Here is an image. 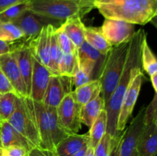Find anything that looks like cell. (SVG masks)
I'll use <instances>...</instances> for the list:
<instances>
[{
	"label": "cell",
	"mask_w": 157,
	"mask_h": 156,
	"mask_svg": "<svg viewBox=\"0 0 157 156\" xmlns=\"http://www.w3.org/2000/svg\"><path fill=\"white\" fill-rule=\"evenodd\" d=\"M147 33L144 30L140 29L135 32L134 35L130 40L128 54L122 75L114 91L105 104L107 117V133L111 137H114L118 134L117 132V124L126 91L132 80L141 71V45Z\"/></svg>",
	"instance_id": "cell-1"
},
{
	"label": "cell",
	"mask_w": 157,
	"mask_h": 156,
	"mask_svg": "<svg viewBox=\"0 0 157 156\" xmlns=\"http://www.w3.org/2000/svg\"><path fill=\"white\" fill-rule=\"evenodd\" d=\"M95 9L105 18L145 25L157 14V0H94Z\"/></svg>",
	"instance_id": "cell-2"
},
{
	"label": "cell",
	"mask_w": 157,
	"mask_h": 156,
	"mask_svg": "<svg viewBox=\"0 0 157 156\" xmlns=\"http://www.w3.org/2000/svg\"><path fill=\"white\" fill-rule=\"evenodd\" d=\"M95 9L94 0H32L28 10L57 21L82 18Z\"/></svg>",
	"instance_id": "cell-3"
},
{
	"label": "cell",
	"mask_w": 157,
	"mask_h": 156,
	"mask_svg": "<svg viewBox=\"0 0 157 156\" xmlns=\"http://www.w3.org/2000/svg\"><path fill=\"white\" fill-rule=\"evenodd\" d=\"M130 42L113 46L107 54L100 75L101 93L105 104L110 99L120 80L128 54Z\"/></svg>",
	"instance_id": "cell-4"
},
{
	"label": "cell",
	"mask_w": 157,
	"mask_h": 156,
	"mask_svg": "<svg viewBox=\"0 0 157 156\" xmlns=\"http://www.w3.org/2000/svg\"><path fill=\"white\" fill-rule=\"evenodd\" d=\"M12 127L34 147H40L34 101L30 97H18L16 108L8 119Z\"/></svg>",
	"instance_id": "cell-5"
},
{
	"label": "cell",
	"mask_w": 157,
	"mask_h": 156,
	"mask_svg": "<svg viewBox=\"0 0 157 156\" xmlns=\"http://www.w3.org/2000/svg\"><path fill=\"white\" fill-rule=\"evenodd\" d=\"M145 109L141 108L127 129L112 137L110 156H139L137 144L144 125Z\"/></svg>",
	"instance_id": "cell-6"
},
{
	"label": "cell",
	"mask_w": 157,
	"mask_h": 156,
	"mask_svg": "<svg viewBox=\"0 0 157 156\" xmlns=\"http://www.w3.org/2000/svg\"><path fill=\"white\" fill-rule=\"evenodd\" d=\"M81 108L71 93L66 95L57 107L58 119L69 134H76L81 129Z\"/></svg>",
	"instance_id": "cell-7"
},
{
	"label": "cell",
	"mask_w": 157,
	"mask_h": 156,
	"mask_svg": "<svg viewBox=\"0 0 157 156\" xmlns=\"http://www.w3.org/2000/svg\"><path fill=\"white\" fill-rule=\"evenodd\" d=\"M101 30L107 42L112 47L130 42L136 32L135 24L109 18H105Z\"/></svg>",
	"instance_id": "cell-8"
},
{
	"label": "cell",
	"mask_w": 157,
	"mask_h": 156,
	"mask_svg": "<svg viewBox=\"0 0 157 156\" xmlns=\"http://www.w3.org/2000/svg\"><path fill=\"white\" fill-rule=\"evenodd\" d=\"M144 77V73L140 71L132 80L126 91L121 104V110L118 116L117 124V132L118 133L121 132L126 128L127 121L129 117L131 116L136 99L139 96Z\"/></svg>",
	"instance_id": "cell-9"
},
{
	"label": "cell",
	"mask_w": 157,
	"mask_h": 156,
	"mask_svg": "<svg viewBox=\"0 0 157 156\" xmlns=\"http://www.w3.org/2000/svg\"><path fill=\"white\" fill-rule=\"evenodd\" d=\"M53 21L57 20L51 19L27 10L12 23L16 24L22 32L23 38L20 41L28 44L29 41L38 36L44 26L52 24L51 22Z\"/></svg>",
	"instance_id": "cell-10"
},
{
	"label": "cell",
	"mask_w": 157,
	"mask_h": 156,
	"mask_svg": "<svg viewBox=\"0 0 157 156\" xmlns=\"http://www.w3.org/2000/svg\"><path fill=\"white\" fill-rule=\"evenodd\" d=\"M0 68L11 83L19 97H27L24 80L21 77L14 50L0 55Z\"/></svg>",
	"instance_id": "cell-11"
},
{
	"label": "cell",
	"mask_w": 157,
	"mask_h": 156,
	"mask_svg": "<svg viewBox=\"0 0 157 156\" xmlns=\"http://www.w3.org/2000/svg\"><path fill=\"white\" fill-rule=\"evenodd\" d=\"M52 75V73L47 67L32 56V74L29 97L36 102H42Z\"/></svg>",
	"instance_id": "cell-12"
},
{
	"label": "cell",
	"mask_w": 157,
	"mask_h": 156,
	"mask_svg": "<svg viewBox=\"0 0 157 156\" xmlns=\"http://www.w3.org/2000/svg\"><path fill=\"white\" fill-rule=\"evenodd\" d=\"M55 28L56 27L53 24L44 26L38 36L29 41L28 44L32 56L35 57L39 62L47 67H48L50 61L51 36Z\"/></svg>",
	"instance_id": "cell-13"
},
{
	"label": "cell",
	"mask_w": 157,
	"mask_h": 156,
	"mask_svg": "<svg viewBox=\"0 0 157 156\" xmlns=\"http://www.w3.org/2000/svg\"><path fill=\"white\" fill-rule=\"evenodd\" d=\"M13 50L16 57L18 68L21 73V77L24 80L27 90L28 96H29L31 90V80L32 74V54L29 45L25 43H20L13 45Z\"/></svg>",
	"instance_id": "cell-14"
},
{
	"label": "cell",
	"mask_w": 157,
	"mask_h": 156,
	"mask_svg": "<svg viewBox=\"0 0 157 156\" xmlns=\"http://www.w3.org/2000/svg\"><path fill=\"white\" fill-rule=\"evenodd\" d=\"M34 108H35L38 134L41 140L40 148L55 150V145L52 142V136H51L48 116L46 111L45 106L42 102L34 101Z\"/></svg>",
	"instance_id": "cell-15"
},
{
	"label": "cell",
	"mask_w": 157,
	"mask_h": 156,
	"mask_svg": "<svg viewBox=\"0 0 157 156\" xmlns=\"http://www.w3.org/2000/svg\"><path fill=\"white\" fill-rule=\"evenodd\" d=\"M157 122L144 124L137 144L139 156H156Z\"/></svg>",
	"instance_id": "cell-16"
},
{
	"label": "cell",
	"mask_w": 157,
	"mask_h": 156,
	"mask_svg": "<svg viewBox=\"0 0 157 156\" xmlns=\"http://www.w3.org/2000/svg\"><path fill=\"white\" fill-rule=\"evenodd\" d=\"M89 134H71L55 146L57 156H74L83 147L88 145Z\"/></svg>",
	"instance_id": "cell-17"
},
{
	"label": "cell",
	"mask_w": 157,
	"mask_h": 156,
	"mask_svg": "<svg viewBox=\"0 0 157 156\" xmlns=\"http://www.w3.org/2000/svg\"><path fill=\"white\" fill-rule=\"evenodd\" d=\"M0 135L3 148L12 145H18L30 151L33 146L21 136L8 121L0 122Z\"/></svg>",
	"instance_id": "cell-18"
},
{
	"label": "cell",
	"mask_w": 157,
	"mask_h": 156,
	"mask_svg": "<svg viewBox=\"0 0 157 156\" xmlns=\"http://www.w3.org/2000/svg\"><path fill=\"white\" fill-rule=\"evenodd\" d=\"M101 93V84L99 79L93 80L75 88L71 92L74 99L81 106L94 100Z\"/></svg>",
	"instance_id": "cell-19"
},
{
	"label": "cell",
	"mask_w": 157,
	"mask_h": 156,
	"mask_svg": "<svg viewBox=\"0 0 157 156\" xmlns=\"http://www.w3.org/2000/svg\"><path fill=\"white\" fill-rule=\"evenodd\" d=\"M65 96V93L60 80V76L52 75L42 101L44 105L57 108Z\"/></svg>",
	"instance_id": "cell-20"
},
{
	"label": "cell",
	"mask_w": 157,
	"mask_h": 156,
	"mask_svg": "<svg viewBox=\"0 0 157 156\" xmlns=\"http://www.w3.org/2000/svg\"><path fill=\"white\" fill-rule=\"evenodd\" d=\"M61 27L64 33L73 42L77 49L85 41L84 40L85 26L81 21V18H68L61 24Z\"/></svg>",
	"instance_id": "cell-21"
},
{
	"label": "cell",
	"mask_w": 157,
	"mask_h": 156,
	"mask_svg": "<svg viewBox=\"0 0 157 156\" xmlns=\"http://www.w3.org/2000/svg\"><path fill=\"white\" fill-rule=\"evenodd\" d=\"M84 40L89 45L105 56L112 48V46L107 42L103 35L101 28H99L94 27H85Z\"/></svg>",
	"instance_id": "cell-22"
},
{
	"label": "cell",
	"mask_w": 157,
	"mask_h": 156,
	"mask_svg": "<svg viewBox=\"0 0 157 156\" xmlns=\"http://www.w3.org/2000/svg\"><path fill=\"white\" fill-rule=\"evenodd\" d=\"M104 109H105V102L101 95L94 100L82 106L80 113L81 124H84L90 128L99 115L100 112Z\"/></svg>",
	"instance_id": "cell-23"
},
{
	"label": "cell",
	"mask_w": 157,
	"mask_h": 156,
	"mask_svg": "<svg viewBox=\"0 0 157 156\" xmlns=\"http://www.w3.org/2000/svg\"><path fill=\"white\" fill-rule=\"evenodd\" d=\"M46 111L49 119V125H50L51 136H52V142H53L55 148L62 139L68 136L69 134L64 127L61 125L59 119H58V113H57L56 107L47 106H45Z\"/></svg>",
	"instance_id": "cell-24"
},
{
	"label": "cell",
	"mask_w": 157,
	"mask_h": 156,
	"mask_svg": "<svg viewBox=\"0 0 157 156\" xmlns=\"http://www.w3.org/2000/svg\"><path fill=\"white\" fill-rule=\"evenodd\" d=\"M107 117L105 109L100 112L99 115L92 124L89 131L88 145L94 148L101 139L107 133Z\"/></svg>",
	"instance_id": "cell-25"
},
{
	"label": "cell",
	"mask_w": 157,
	"mask_h": 156,
	"mask_svg": "<svg viewBox=\"0 0 157 156\" xmlns=\"http://www.w3.org/2000/svg\"><path fill=\"white\" fill-rule=\"evenodd\" d=\"M78 58L80 60H86L94 63L98 67V70L101 73L104 66V61L107 55H103L98 50L89 45L86 41H84L77 50Z\"/></svg>",
	"instance_id": "cell-26"
},
{
	"label": "cell",
	"mask_w": 157,
	"mask_h": 156,
	"mask_svg": "<svg viewBox=\"0 0 157 156\" xmlns=\"http://www.w3.org/2000/svg\"><path fill=\"white\" fill-rule=\"evenodd\" d=\"M141 66L144 70L152 76L157 73V62L155 55L147 43V35L144 37L141 45Z\"/></svg>",
	"instance_id": "cell-27"
},
{
	"label": "cell",
	"mask_w": 157,
	"mask_h": 156,
	"mask_svg": "<svg viewBox=\"0 0 157 156\" xmlns=\"http://www.w3.org/2000/svg\"><path fill=\"white\" fill-rule=\"evenodd\" d=\"M19 96L14 93H0V121H7L16 108Z\"/></svg>",
	"instance_id": "cell-28"
},
{
	"label": "cell",
	"mask_w": 157,
	"mask_h": 156,
	"mask_svg": "<svg viewBox=\"0 0 157 156\" xmlns=\"http://www.w3.org/2000/svg\"><path fill=\"white\" fill-rule=\"evenodd\" d=\"M23 38L21 29L12 22L0 21V40L9 44L16 43Z\"/></svg>",
	"instance_id": "cell-29"
},
{
	"label": "cell",
	"mask_w": 157,
	"mask_h": 156,
	"mask_svg": "<svg viewBox=\"0 0 157 156\" xmlns=\"http://www.w3.org/2000/svg\"><path fill=\"white\" fill-rule=\"evenodd\" d=\"M55 28L52 32V36H51L50 61H49V64L48 67L50 70L52 75H59V64L61 57L63 55V52L57 41L56 37H55Z\"/></svg>",
	"instance_id": "cell-30"
},
{
	"label": "cell",
	"mask_w": 157,
	"mask_h": 156,
	"mask_svg": "<svg viewBox=\"0 0 157 156\" xmlns=\"http://www.w3.org/2000/svg\"><path fill=\"white\" fill-rule=\"evenodd\" d=\"M28 3L15 5L6 9L0 13V21H4V22L15 21L25 11L28 10Z\"/></svg>",
	"instance_id": "cell-31"
},
{
	"label": "cell",
	"mask_w": 157,
	"mask_h": 156,
	"mask_svg": "<svg viewBox=\"0 0 157 156\" xmlns=\"http://www.w3.org/2000/svg\"><path fill=\"white\" fill-rule=\"evenodd\" d=\"M77 61V52L73 54H63L59 64V75L72 76Z\"/></svg>",
	"instance_id": "cell-32"
},
{
	"label": "cell",
	"mask_w": 157,
	"mask_h": 156,
	"mask_svg": "<svg viewBox=\"0 0 157 156\" xmlns=\"http://www.w3.org/2000/svg\"><path fill=\"white\" fill-rule=\"evenodd\" d=\"M55 37L57 41L62 50L63 54H73L77 52V47L73 44L70 38L67 36L64 31L61 28V25L59 28H56L55 30Z\"/></svg>",
	"instance_id": "cell-33"
},
{
	"label": "cell",
	"mask_w": 157,
	"mask_h": 156,
	"mask_svg": "<svg viewBox=\"0 0 157 156\" xmlns=\"http://www.w3.org/2000/svg\"><path fill=\"white\" fill-rule=\"evenodd\" d=\"M112 137L106 133L98 145L94 148L95 156H110Z\"/></svg>",
	"instance_id": "cell-34"
},
{
	"label": "cell",
	"mask_w": 157,
	"mask_h": 156,
	"mask_svg": "<svg viewBox=\"0 0 157 156\" xmlns=\"http://www.w3.org/2000/svg\"><path fill=\"white\" fill-rule=\"evenodd\" d=\"M144 124L157 122V95L155 93L151 102L145 109L144 117Z\"/></svg>",
	"instance_id": "cell-35"
},
{
	"label": "cell",
	"mask_w": 157,
	"mask_h": 156,
	"mask_svg": "<svg viewBox=\"0 0 157 156\" xmlns=\"http://www.w3.org/2000/svg\"><path fill=\"white\" fill-rule=\"evenodd\" d=\"M29 150L22 146L12 145L3 148V155L4 156H27Z\"/></svg>",
	"instance_id": "cell-36"
},
{
	"label": "cell",
	"mask_w": 157,
	"mask_h": 156,
	"mask_svg": "<svg viewBox=\"0 0 157 156\" xmlns=\"http://www.w3.org/2000/svg\"><path fill=\"white\" fill-rule=\"evenodd\" d=\"M9 92L18 95L15 92V89L13 88V87L11 84V83L8 80V78L6 77L2 69L0 68V93H9Z\"/></svg>",
	"instance_id": "cell-37"
},
{
	"label": "cell",
	"mask_w": 157,
	"mask_h": 156,
	"mask_svg": "<svg viewBox=\"0 0 157 156\" xmlns=\"http://www.w3.org/2000/svg\"><path fill=\"white\" fill-rule=\"evenodd\" d=\"M27 156H57L55 150L45 149L40 147H34L28 153Z\"/></svg>",
	"instance_id": "cell-38"
},
{
	"label": "cell",
	"mask_w": 157,
	"mask_h": 156,
	"mask_svg": "<svg viewBox=\"0 0 157 156\" xmlns=\"http://www.w3.org/2000/svg\"><path fill=\"white\" fill-rule=\"evenodd\" d=\"M32 0H0V13L8 8L21 3H28Z\"/></svg>",
	"instance_id": "cell-39"
},
{
	"label": "cell",
	"mask_w": 157,
	"mask_h": 156,
	"mask_svg": "<svg viewBox=\"0 0 157 156\" xmlns=\"http://www.w3.org/2000/svg\"><path fill=\"white\" fill-rule=\"evenodd\" d=\"M12 50H13V47H12V44L0 40V55L9 53Z\"/></svg>",
	"instance_id": "cell-40"
},
{
	"label": "cell",
	"mask_w": 157,
	"mask_h": 156,
	"mask_svg": "<svg viewBox=\"0 0 157 156\" xmlns=\"http://www.w3.org/2000/svg\"><path fill=\"white\" fill-rule=\"evenodd\" d=\"M150 81L152 83V85H153V89L155 90V93L157 92V73H154L153 75L150 76Z\"/></svg>",
	"instance_id": "cell-41"
},
{
	"label": "cell",
	"mask_w": 157,
	"mask_h": 156,
	"mask_svg": "<svg viewBox=\"0 0 157 156\" xmlns=\"http://www.w3.org/2000/svg\"><path fill=\"white\" fill-rule=\"evenodd\" d=\"M87 148H88V145L83 147V148H81L78 152H77L74 156H85L86 153H87Z\"/></svg>",
	"instance_id": "cell-42"
},
{
	"label": "cell",
	"mask_w": 157,
	"mask_h": 156,
	"mask_svg": "<svg viewBox=\"0 0 157 156\" xmlns=\"http://www.w3.org/2000/svg\"><path fill=\"white\" fill-rule=\"evenodd\" d=\"M85 156H95L94 152V148H91L88 145V148H87V153H86Z\"/></svg>",
	"instance_id": "cell-43"
},
{
	"label": "cell",
	"mask_w": 157,
	"mask_h": 156,
	"mask_svg": "<svg viewBox=\"0 0 157 156\" xmlns=\"http://www.w3.org/2000/svg\"><path fill=\"white\" fill-rule=\"evenodd\" d=\"M0 156H3V148H0Z\"/></svg>",
	"instance_id": "cell-44"
},
{
	"label": "cell",
	"mask_w": 157,
	"mask_h": 156,
	"mask_svg": "<svg viewBox=\"0 0 157 156\" xmlns=\"http://www.w3.org/2000/svg\"><path fill=\"white\" fill-rule=\"evenodd\" d=\"M0 148H3L2 144V141H1V135H0Z\"/></svg>",
	"instance_id": "cell-45"
},
{
	"label": "cell",
	"mask_w": 157,
	"mask_h": 156,
	"mask_svg": "<svg viewBox=\"0 0 157 156\" xmlns=\"http://www.w3.org/2000/svg\"><path fill=\"white\" fill-rule=\"evenodd\" d=\"M0 122H1V121H0Z\"/></svg>",
	"instance_id": "cell-46"
},
{
	"label": "cell",
	"mask_w": 157,
	"mask_h": 156,
	"mask_svg": "<svg viewBox=\"0 0 157 156\" xmlns=\"http://www.w3.org/2000/svg\"><path fill=\"white\" fill-rule=\"evenodd\" d=\"M3 156H4V155H3Z\"/></svg>",
	"instance_id": "cell-47"
}]
</instances>
